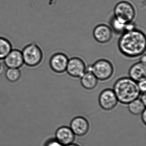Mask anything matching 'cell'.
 <instances>
[{
  "label": "cell",
  "instance_id": "obj_2",
  "mask_svg": "<svg viewBox=\"0 0 146 146\" xmlns=\"http://www.w3.org/2000/svg\"><path fill=\"white\" fill-rule=\"evenodd\" d=\"M113 90L118 102L123 105H128L138 99L141 94L137 82L127 77L117 79L113 85Z\"/></svg>",
  "mask_w": 146,
  "mask_h": 146
},
{
  "label": "cell",
  "instance_id": "obj_11",
  "mask_svg": "<svg viewBox=\"0 0 146 146\" xmlns=\"http://www.w3.org/2000/svg\"><path fill=\"white\" fill-rule=\"evenodd\" d=\"M70 127L75 135L83 136L88 132L90 124L86 118L82 116H77L71 121Z\"/></svg>",
  "mask_w": 146,
  "mask_h": 146
},
{
  "label": "cell",
  "instance_id": "obj_5",
  "mask_svg": "<svg viewBox=\"0 0 146 146\" xmlns=\"http://www.w3.org/2000/svg\"><path fill=\"white\" fill-rule=\"evenodd\" d=\"M87 71L92 72L99 81H105L112 76L114 67L109 60L101 59L89 66L87 67Z\"/></svg>",
  "mask_w": 146,
  "mask_h": 146
},
{
  "label": "cell",
  "instance_id": "obj_4",
  "mask_svg": "<svg viewBox=\"0 0 146 146\" xmlns=\"http://www.w3.org/2000/svg\"><path fill=\"white\" fill-rule=\"evenodd\" d=\"M135 8L130 2L123 0L118 2L113 10V17L125 25L133 22L136 17Z\"/></svg>",
  "mask_w": 146,
  "mask_h": 146
},
{
  "label": "cell",
  "instance_id": "obj_13",
  "mask_svg": "<svg viewBox=\"0 0 146 146\" xmlns=\"http://www.w3.org/2000/svg\"><path fill=\"white\" fill-rule=\"evenodd\" d=\"M129 77L137 82L146 79V64L139 62L132 65L129 70Z\"/></svg>",
  "mask_w": 146,
  "mask_h": 146
},
{
  "label": "cell",
  "instance_id": "obj_6",
  "mask_svg": "<svg viewBox=\"0 0 146 146\" xmlns=\"http://www.w3.org/2000/svg\"><path fill=\"white\" fill-rule=\"evenodd\" d=\"M86 71V64L82 58L73 57L69 59L66 71L69 76L74 78H79Z\"/></svg>",
  "mask_w": 146,
  "mask_h": 146
},
{
  "label": "cell",
  "instance_id": "obj_20",
  "mask_svg": "<svg viewBox=\"0 0 146 146\" xmlns=\"http://www.w3.org/2000/svg\"><path fill=\"white\" fill-rule=\"evenodd\" d=\"M137 85L139 90L141 91V93H146V79L141 80L137 82Z\"/></svg>",
  "mask_w": 146,
  "mask_h": 146
},
{
  "label": "cell",
  "instance_id": "obj_18",
  "mask_svg": "<svg viewBox=\"0 0 146 146\" xmlns=\"http://www.w3.org/2000/svg\"><path fill=\"white\" fill-rule=\"evenodd\" d=\"M125 25L118 21L114 17H113L110 21V27L112 30L116 34H122L124 32L125 30Z\"/></svg>",
  "mask_w": 146,
  "mask_h": 146
},
{
  "label": "cell",
  "instance_id": "obj_19",
  "mask_svg": "<svg viewBox=\"0 0 146 146\" xmlns=\"http://www.w3.org/2000/svg\"><path fill=\"white\" fill-rule=\"evenodd\" d=\"M44 146H64L55 138H51L48 140Z\"/></svg>",
  "mask_w": 146,
  "mask_h": 146
},
{
  "label": "cell",
  "instance_id": "obj_14",
  "mask_svg": "<svg viewBox=\"0 0 146 146\" xmlns=\"http://www.w3.org/2000/svg\"><path fill=\"white\" fill-rule=\"evenodd\" d=\"M80 78L81 84L85 89H94L98 84L99 80L91 72L87 71Z\"/></svg>",
  "mask_w": 146,
  "mask_h": 146
},
{
  "label": "cell",
  "instance_id": "obj_10",
  "mask_svg": "<svg viewBox=\"0 0 146 146\" xmlns=\"http://www.w3.org/2000/svg\"><path fill=\"white\" fill-rule=\"evenodd\" d=\"M7 68L20 69L24 65L21 50L13 48L3 60Z\"/></svg>",
  "mask_w": 146,
  "mask_h": 146
},
{
  "label": "cell",
  "instance_id": "obj_12",
  "mask_svg": "<svg viewBox=\"0 0 146 146\" xmlns=\"http://www.w3.org/2000/svg\"><path fill=\"white\" fill-rule=\"evenodd\" d=\"M55 139L64 146L72 143L76 135L70 127L62 126L57 129L55 132Z\"/></svg>",
  "mask_w": 146,
  "mask_h": 146
},
{
  "label": "cell",
  "instance_id": "obj_25",
  "mask_svg": "<svg viewBox=\"0 0 146 146\" xmlns=\"http://www.w3.org/2000/svg\"><path fill=\"white\" fill-rule=\"evenodd\" d=\"M64 146H80L78 144H76V143H70V144H68V145H65Z\"/></svg>",
  "mask_w": 146,
  "mask_h": 146
},
{
  "label": "cell",
  "instance_id": "obj_24",
  "mask_svg": "<svg viewBox=\"0 0 146 146\" xmlns=\"http://www.w3.org/2000/svg\"><path fill=\"white\" fill-rule=\"evenodd\" d=\"M4 72H5V68L0 60V75H1Z\"/></svg>",
  "mask_w": 146,
  "mask_h": 146
},
{
  "label": "cell",
  "instance_id": "obj_17",
  "mask_svg": "<svg viewBox=\"0 0 146 146\" xmlns=\"http://www.w3.org/2000/svg\"><path fill=\"white\" fill-rule=\"evenodd\" d=\"M7 80L11 82H16L21 78L22 72L20 69L7 68L5 72Z\"/></svg>",
  "mask_w": 146,
  "mask_h": 146
},
{
  "label": "cell",
  "instance_id": "obj_16",
  "mask_svg": "<svg viewBox=\"0 0 146 146\" xmlns=\"http://www.w3.org/2000/svg\"><path fill=\"white\" fill-rule=\"evenodd\" d=\"M145 107L146 105L138 98L128 104V108L130 112L135 115L141 114L146 110Z\"/></svg>",
  "mask_w": 146,
  "mask_h": 146
},
{
  "label": "cell",
  "instance_id": "obj_8",
  "mask_svg": "<svg viewBox=\"0 0 146 146\" xmlns=\"http://www.w3.org/2000/svg\"><path fill=\"white\" fill-rule=\"evenodd\" d=\"M69 58L63 53L54 54L49 60V66L51 70L58 74H61L66 71Z\"/></svg>",
  "mask_w": 146,
  "mask_h": 146
},
{
  "label": "cell",
  "instance_id": "obj_9",
  "mask_svg": "<svg viewBox=\"0 0 146 146\" xmlns=\"http://www.w3.org/2000/svg\"><path fill=\"white\" fill-rule=\"evenodd\" d=\"M112 30L109 25L100 24L96 25L93 31V36L95 40L100 43H108L113 37Z\"/></svg>",
  "mask_w": 146,
  "mask_h": 146
},
{
  "label": "cell",
  "instance_id": "obj_1",
  "mask_svg": "<svg viewBox=\"0 0 146 146\" xmlns=\"http://www.w3.org/2000/svg\"><path fill=\"white\" fill-rule=\"evenodd\" d=\"M118 47L123 56L133 58L145 54L146 37L145 34L137 29L125 31L118 41Z\"/></svg>",
  "mask_w": 146,
  "mask_h": 146
},
{
  "label": "cell",
  "instance_id": "obj_22",
  "mask_svg": "<svg viewBox=\"0 0 146 146\" xmlns=\"http://www.w3.org/2000/svg\"><path fill=\"white\" fill-rule=\"evenodd\" d=\"M142 95L141 96V100L142 102L143 103V104L146 105V93H143L141 94Z\"/></svg>",
  "mask_w": 146,
  "mask_h": 146
},
{
  "label": "cell",
  "instance_id": "obj_23",
  "mask_svg": "<svg viewBox=\"0 0 146 146\" xmlns=\"http://www.w3.org/2000/svg\"><path fill=\"white\" fill-rule=\"evenodd\" d=\"M140 62L143 63V64H146V56L145 54H143L141 56V59H140Z\"/></svg>",
  "mask_w": 146,
  "mask_h": 146
},
{
  "label": "cell",
  "instance_id": "obj_3",
  "mask_svg": "<svg viewBox=\"0 0 146 146\" xmlns=\"http://www.w3.org/2000/svg\"><path fill=\"white\" fill-rule=\"evenodd\" d=\"M22 51L24 65L30 68L40 66L43 61L44 53L40 45L31 42L24 47Z\"/></svg>",
  "mask_w": 146,
  "mask_h": 146
},
{
  "label": "cell",
  "instance_id": "obj_21",
  "mask_svg": "<svg viewBox=\"0 0 146 146\" xmlns=\"http://www.w3.org/2000/svg\"><path fill=\"white\" fill-rule=\"evenodd\" d=\"M141 119L143 123H144L145 125L146 124V110H144L142 113H141Z\"/></svg>",
  "mask_w": 146,
  "mask_h": 146
},
{
  "label": "cell",
  "instance_id": "obj_7",
  "mask_svg": "<svg viewBox=\"0 0 146 146\" xmlns=\"http://www.w3.org/2000/svg\"><path fill=\"white\" fill-rule=\"evenodd\" d=\"M98 100L100 106L107 111L114 109L118 102L113 90L110 88L106 89L101 92Z\"/></svg>",
  "mask_w": 146,
  "mask_h": 146
},
{
  "label": "cell",
  "instance_id": "obj_15",
  "mask_svg": "<svg viewBox=\"0 0 146 146\" xmlns=\"http://www.w3.org/2000/svg\"><path fill=\"white\" fill-rule=\"evenodd\" d=\"M13 49L11 41L5 36H0V60H3Z\"/></svg>",
  "mask_w": 146,
  "mask_h": 146
}]
</instances>
